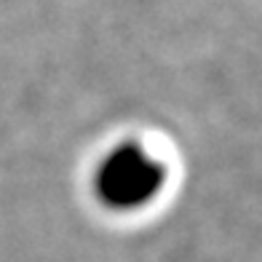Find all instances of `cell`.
Returning <instances> with one entry per match:
<instances>
[{
    "mask_svg": "<svg viewBox=\"0 0 262 262\" xmlns=\"http://www.w3.org/2000/svg\"><path fill=\"white\" fill-rule=\"evenodd\" d=\"M161 163L147 150L126 145L102 161L97 193L107 206H137L161 187Z\"/></svg>",
    "mask_w": 262,
    "mask_h": 262,
    "instance_id": "obj_1",
    "label": "cell"
}]
</instances>
